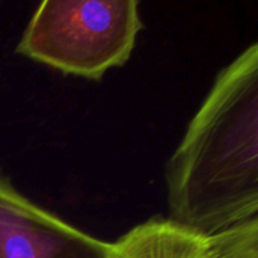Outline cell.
<instances>
[{
	"instance_id": "6da1fadb",
	"label": "cell",
	"mask_w": 258,
	"mask_h": 258,
	"mask_svg": "<svg viewBox=\"0 0 258 258\" xmlns=\"http://www.w3.org/2000/svg\"><path fill=\"white\" fill-rule=\"evenodd\" d=\"M172 221L209 237L258 216V44L216 79L166 172Z\"/></svg>"
},
{
	"instance_id": "7a4b0ae2",
	"label": "cell",
	"mask_w": 258,
	"mask_h": 258,
	"mask_svg": "<svg viewBox=\"0 0 258 258\" xmlns=\"http://www.w3.org/2000/svg\"><path fill=\"white\" fill-rule=\"evenodd\" d=\"M141 27L135 0H45L17 51L65 74L100 79L127 62Z\"/></svg>"
},
{
	"instance_id": "3957f363",
	"label": "cell",
	"mask_w": 258,
	"mask_h": 258,
	"mask_svg": "<svg viewBox=\"0 0 258 258\" xmlns=\"http://www.w3.org/2000/svg\"><path fill=\"white\" fill-rule=\"evenodd\" d=\"M109 246L38 207L0 177V258H106Z\"/></svg>"
},
{
	"instance_id": "277c9868",
	"label": "cell",
	"mask_w": 258,
	"mask_h": 258,
	"mask_svg": "<svg viewBox=\"0 0 258 258\" xmlns=\"http://www.w3.org/2000/svg\"><path fill=\"white\" fill-rule=\"evenodd\" d=\"M207 237L175 222L148 221L110 243L106 258H206Z\"/></svg>"
},
{
	"instance_id": "5b68a950",
	"label": "cell",
	"mask_w": 258,
	"mask_h": 258,
	"mask_svg": "<svg viewBox=\"0 0 258 258\" xmlns=\"http://www.w3.org/2000/svg\"><path fill=\"white\" fill-rule=\"evenodd\" d=\"M206 258H258V218L209 236Z\"/></svg>"
}]
</instances>
